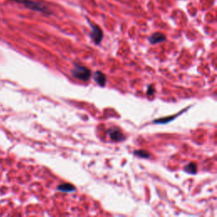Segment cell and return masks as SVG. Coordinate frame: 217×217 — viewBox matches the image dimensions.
Segmentation results:
<instances>
[{"label": "cell", "mask_w": 217, "mask_h": 217, "mask_svg": "<svg viewBox=\"0 0 217 217\" xmlns=\"http://www.w3.org/2000/svg\"><path fill=\"white\" fill-rule=\"evenodd\" d=\"M71 74L75 78L82 81H88L92 75V71L87 67L77 63H74V68L71 70Z\"/></svg>", "instance_id": "obj_1"}, {"label": "cell", "mask_w": 217, "mask_h": 217, "mask_svg": "<svg viewBox=\"0 0 217 217\" xmlns=\"http://www.w3.org/2000/svg\"><path fill=\"white\" fill-rule=\"evenodd\" d=\"M12 1L21 3L28 9H32V10H35V11L44 13V14H50V11H49L48 7L45 6L42 3H37V2H35V1H32V0H12Z\"/></svg>", "instance_id": "obj_2"}, {"label": "cell", "mask_w": 217, "mask_h": 217, "mask_svg": "<svg viewBox=\"0 0 217 217\" xmlns=\"http://www.w3.org/2000/svg\"><path fill=\"white\" fill-rule=\"evenodd\" d=\"M91 27H92V31L90 33L91 38L94 40L95 44H99L103 39V31L98 26L91 25Z\"/></svg>", "instance_id": "obj_3"}, {"label": "cell", "mask_w": 217, "mask_h": 217, "mask_svg": "<svg viewBox=\"0 0 217 217\" xmlns=\"http://www.w3.org/2000/svg\"><path fill=\"white\" fill-rule=\"evenodd\" d=\"M108 134L109 138L113 142H122L125 140V136L118 128H110L108 130Z\"/></svg>", "instance_id": "obj_4"}, {"label": "cell", "mask_w": 217, "mask_h": 217, "mask_svg": "<svg viewBox=\"0 0 217 217\" xmlns=\"http://www.w3.org/2000/svg\"><path fill=\"white\" fill-rule=\"evenodd\" d=\"M94 79L97 84H99L101 87H104L105 86L107 78H106V75L102 71H99V70L96 71L94 75Z\"/></svg>", "instance_id": "obj_5"}, {"label": "cell", "mask_w": 217, "mask_h": 217, "mask_svg": "<svg viewBox=\"0 0 217 217\" xmlns=\"http://www.w3.org/2000/svg\"><path fill=\"white\" fill-rule=\"evenodd\" d=\"M166 37L164 34L161 33V32H155L149 37L148 40H149V42L151 44H157V43H160V42L166 41Z\"/></svg>", "instance_id": "obj_6"}, {"label": "cell", "mask_w": 217, "mask_h": 217, "mask_svg": "<svg viewBox=\"0 0 217 217\" xmlns=\"http://www.w3.org/2000/svg\"><path fill=\"white\" fill-rule=\"evenodd\" d=\"M57 190L60 192H63V193H72V192L75 191V186H73L72 184L64 183L59 185Z\"/></svg>", "instance_id": "obj_7"}, {"label": "cell", "mask_w": 217, "mask_h": 217, "mask_svg": "<svg viewBox=\"0 0 217 217\" xmlns=\"http://www.w3.org/2000/svg\"><path fill=\"white\" fill-rule=\"evenodd\" d=\"M184 171L187 172L188 174H193V175L196 174L197 165L193 162L188 163L187 166H185V167H184Z\"/></svg>", "instance_id": "obj_8"}, {"label": "cell", "mask_w": 217, "mask_h": 217, "mask_svg": "<svg viewBox=\"0 0 217 217\" xmlns=\"http://www.w3.org/2000/svg\"><path fill=\"white\" fill-rule=\"evenodd\" d=\"M181 113H179L178 115H174L172 116H167V117H164V118H160V119H157V120H154V123L155 124H166L170 122V121H173L176 117H177L178 115H180Z\"/></svg>", "instance_id": "obj_9"}, {"label": "cell", "mask_w": 217, "mask_h": 217, "mask_svg": "<svg viewBox=\"0 0 217 217\" xmlns=\"http://www.w3.org/2000/svg\"><path fill=\"white\" fill-rule=\"evenodd\" d=\"M134 155L139 158H142V159H149L150 158V154L147 152L146 150L143 149H140V150H136L133 152Z\"/></svg>", "instance_id": "obj_10"}, {"label": "cell", "mask_w": 217, "mask_h": 217, "mask_svg": "<svg viewBox=\"0 0 217 217\" xmlns=\"http://www.w3.org/2000/svg\"><path fill=\"white\" fill-rule=\"evenodd\" d=\"M154 94V87H153V85L148 86V90H147V94H148V96H152Z\"/></svg>", "instance_id": "obj_11"}]
</instances>
